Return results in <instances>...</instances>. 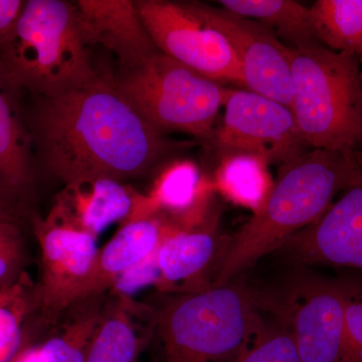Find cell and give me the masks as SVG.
I'll return each instance as SVG.
<instances>
[{
	"mask_svg": "<svg viewBox=\"0 0 362 362\" xmlns=\"http://www.w3.org/2000/svg\"><path fill=\"white\" fill-rule=\"evenodd\" d=\"M25 254L23 238L0 246V285L9 284L25 272Z\"/></svg>",
	"mask_w": 362,
	"mask_h": 362,
	"instance_id": "obj_27",
	"label": "cell"
},
{
	"mask_svg": "<svg viewBox=\"0 0 362 362\" xmlns=\"http://www.w3.org/2000/svg\"><path fill=\"white\" fill-rule=\"evenodd\" d=\"M30 221L40 247L35 299L40 318L54 326L80 301L100 249L96 237L74 226L52 206L45 218L33 214Z\"/></svg>",
	"mask_w": 362,
	"mask_h": 362,
	"instance_id": "obj_7",
	"label": "cell"
},
{
	"mask_svg": "<svg viewBox=\"0 0 362 362\" xmlns=\"http://www.w3.org/2000/svg\"><path fill=\"white\" fill-rule=\"evenodd\" d=\"M218 6L270 28L292 49L323 45L317 37L310 7L292 0H221Z\"/></svg>",
	"mask_w": 362,
	"mask_h": 362,
	"instance_id": "obj_22",
	"label": "cell"
},
{
	"mask_svg": "<svg viewBox=\"0 0 362 362\" xmlns=\"http://www.w3.org/2000/svg\"><path fill=\"white\" fill-rule=\"evenodd\" d=\"M230 362H301L291 332L278 320L267 325Z\"/></svg>",
	"mask_w": 362,
	"mask_h": 362,
	"instance_id": "obj_25",
	"label": "cell"
},
{
	"mask_svg": "<svg viewBox=\"0 0 362 362\" xmlns=\"http://www.w3.org/2000/svg\"><path fill=\"white\" fill-rule=\"evenodd\" d=\"M268 164L262 157L250 154L223 156L213 180L216 192L233 204L251 209L252 214L258 213L274 185Z\"/></svg>",
	"mask_w": 362,
	"mask_h": 362,
	"instance_id": "obj_23",
	"label": "cell"
},
{
	"mask_svg": "<svg viewBox=\"0 0 362 362\" xmlns=\"http://www.w3.org/2000/svg\"><path fill=\"white\" fill-rule=\"evenodd\" d=\"M361 78H362V63H361Z\"/></svg>",
	"mask_w": 362,
	"mask_h": 362,
	"instance_id": "obj_31",
	"label": "cell"
},
{
	"mask_svg": "<svg viewBox=\"0 0 362 362\" xmlns=\"http://www.w3.org/2000/svg\"><path fill=\"white\" fill-rule=\"evenodd\" d=\"M156 331V310L134 298L107 293L85 362H139Z\"/></svg>",
	"mask_w": 362,
	"mask_h": 362,
	"instance_id": "obj_16",
	"label": "cell"
},
{
	"mask_svg": "<svg viewBox=\"0 0 362 362\" xmlns=\"http://www.w3.org/2000/svg\"><path fill=\"white\" fill-rule=\"evenodd\" d=\"M168 295L153 306L160 362H230L266 326L259 298L232 282Z\"/></svg>",
	"mask_w": 362,
	"mask_h": 362,
	"instance_id": "obj_4",
	"label": "cell"
},
{
	"mask_svg": "<svg viewBox=\"0 0 362 362\" xmlns=\"http://www.w3.org/2000/svg\"><path fill=\"white\" fill-rule=\"evenodd\" d=\"M85 44L100 45L118 61V69L132 68L159 49L147 32L132 0L74 1Z\"/></svg>",
	"mask_w": 362,
	"mask_h": 362,
	"instance_id": "obj_14",
	"label": "cell"
},
{
	"mask_svg": "<svg viewBox=\"0 0 362 362\" xmlns=\"http://www.w3.org/2000/svg\"><path fill=\"white\" fill-rule=\"evenodd\" d=\"M35 285L25 272L0 285V362L13 361L51 328L40 318Z\"/></svg>",
	"mask_w": 362,
	"mask_h": 362,
	"instance_id": "obj_21",
	"label": "cell"
},
{
	"mask_svg": "<svg viewBox=\"0 0 362 362\" xmlns=\"http://www.w3.org/2000/svg\"><path fill=\"white\" fill-rule=\"evenodd\" d=\"M218 213L213 211L202 225L169 233L156 251L159 282L163 294H187L213 287L226 246L218 233ZM214 283V281H213Z\"/></svg>",
	"mask_w": 362,
	"mask_h": 362,
	"instance_id": "obj_13",
	"label": "cell"
},
{
	"mask_svg": "<svg viewBox=\"0 0 362 362\" xmlns=\"http://www.w3.org/2000/svg\"><path fill=\"white\" fill-rule=\"evenodd\" d=\"M176 230L180 228L162 214L124 223L99 250L80 301L107 294L117 279L154 254L169 233Z\"/></svg>",
	"mask_w": 362,
	"mask_h": 362,
	"instance_id": "obj_18",
	"label": "cell"
},
{
	"mask_svg": "<svg viewBox=\"0 0 362 362\" xmlns=\"http://www.w3.org/2000/svg\"><path fill=\"white\" fill-rule=\"evenodd\" d=\"M33 101L25 116L35 158L65 185L141 177L162 159L192 146L168 139L147 122L116 89L110 71L66 94Z\"/></svg>",
	"mask_w": 362,
	"mask_h": 362,
	"instance_id": "obj_1",
	"label": "cell"
},
{
	"mask_svg": "<svg viewBox=\"0 0 362 362\" xmlns=\"http://www.w3.org/2000/svg\"><path fill=\"white\" fill-rule=\"evenodd\" d=\"M135 6L162 54L221 84L245 87L230 45L220 33L188 11L182 1L136 0Z\"/></svg>",
	"mask_w": 362,
	"mask_h": 362,
	"instance_id": "obj_8",
	"label": "cell"
},
{
	"mask_svg": "<svg viewBox=\"0 0 362 362\" xmlns=\"http://www.w3.org/2000/svg\"><path fill=\"white\" fill-rule=\"evenodd\" d=\"M21 90L0 77V188L30 206L35 190L33 139Z\"/></svg>",
	"mask_w": 362,
	"mask_h": 362,
	"instance_id": "obj_19",
	"label": "cell"
},
{
	"mask_svg": "<svg viewBox=\"0 0 362 362\" xmlns=\"http://www.w3.org/2000/svg\"><path fill=\"white\" fill-rule=\"evenodd\" d=\"M310 11L321 44L362 63V0H318Z\"/></svg>",
	"mask_w": 362,
	"mask_h": 362,
	"instance_id": "obj_24",
	"label": "cell"
},
{
	"mask_svg": "<svg viewBox=\"0 0 362 362\" xmlns=\"http://www.w3.org/2000/svg\"><path fill=\"white\" fill-rule=\"evenodd\" d=\"M345 306V352L343 362H362V272L338 278Z\"/></svg>",
	"mask_w": 362,
	"mask_h": 362,
	"instance_id": "obj_26",
	"label": "cell"
},
{
	"mask_svg": "<svg viewBox=\"0 0 362 362\" xmlns=\"http://www.w3.org/2000/svg\"><path fill=\"white\" fill-rule=\"evenodd\" d=\"M225 115L213 141L223 156L250 154L285 164L304 153L291 109L250 90L228 89Z\"/></svg>",
	"mask_w": 362,
	"mask_h": 362,
	"instance_id": "obj_9",
	"label": "cell"
},
{
	"mask_svg": "<svg viewBox=\"0 0 362 362\" xmlns=\"http://www.w3.org/2000/svg\"><path fill=\"white\" fill-rule=\"evenodd\" d=\"M106 297L107 294L74 304L57 324L11 362H85Z\"/></svg>",
	"mask_w": 362,
	"mask_h": 362,
	"instance_id": "obj_20",
	"label": "cell"
},
{
	"mask_svg": "<svg viewBox=\"0 0 362 362\" xmlns=\"http://www.w3.org/2000/svg\"><path fill=\"white\" fill-rule=\"evenodd\" d=\"M273 308L291 332L301 362H343L345 306L337 279L311 278Z\"/></svg>",
	"mask_w": 362,
	"mask_h": 362,
	"instance_id": "obj_11",
	"label": "cell"
},
{
	"mask_svg": "<svg viewBox=\"0 0 362 362\" xmlns=\"http://www.w3.org/2000/svg\"><path fill=\"white\" fill-rule=\"evenodd\" d=\"M283 247L307 263L362 272V173L320 220Z\"/></svg>",
	"mask_w": 362,
	"mask_h": 362,
	"instance_id": "obj_12",
	"label": "cell"
},
{
	"mask_svg": "<svg viewBox=\"0 0 362 362\" xmlns=\"http://www.w3.org/2000/svg\"><path fill=\"white\" fill-rule=\"evenodd\" d=\"M25 4L23 0H0V45L11 37Z\"/></svg>",
	"mask_w": 362,
	"mask_h": 362,
	"instance_id": "obj_29",
	"label": "cell"
},
{
	"mask_svg": "<svg viewBox=\"0 0 362 362\" xmlns=\"http://www.w3.org/2000/svg\"><path fill=\"white\" fill-rule=\"evenodd\" d=\"M291 49V109L313 149L356 150L362 143L361 61L324 45Z\"/></svg>",
	"mask_w": 362,
	"mask_h": 362,
	"instance_id": "obj_5",
	"label": "cell"
},
{
	"mask_svg": "<svg viewBox=\"0 0 362 362\" xmlns=\"http://www.w3.org/2000/svg\"><path fill=\"white\" fill-rule=\"evenodd\" d=\"M88 47L74 2L28 0L11 37L0 45V77L33 96L66 94L99 75Z\"/></svg>",
	"mask_w": 362,
	"mask_h": 362,
	"instance_id": "obj_3",
	"label": "cell"
},
{
	"mask_svg": "<svg viewBox=\"0 0 362 362\" xmlns=\"http://www.w3.org/2000/svg\"><path fill=\"white\" fill-rule=\"evenodd\" d=\"M30 206L0 188V221L23 225L25 218H32Z\"/></svg>",
	"mask_w": 362,
	"mask_h": 362,
	"instance_id": "obj_28",
	"label": "cell"
},
{
	"mask_svg": "<svg viewBox=\"0 0 362 362\" xmlns=\"http://www.w3.org/2000/svg\"><path fill=\"white\" fill-rule=\"evenodd\" d=\"M214 192L213 180L194 162H173L162 170L148 194L139 192L127 223L162 214L180 230L194 228L213 213Z\"/></svg>",
	"mask_w": 362,
	"mask_h": 362,
	"instance_id": "obj_15",
	"label": "cell"
},
{
	"mask_svg": "<svg viewBox=\"0 0 362 362\" xmlns=\"http://www.w3.org/2000/svg\"><path fill=\"white\" fill-rule=\"evenodd\" d=\"M188 11L221 33L230 45L247 90L291 106V49L270 28L251 18L199 1H182Z\"/></svg>",
	"mask_w": 362,
	"mask_h": 362,
	"instance_id": "obj_10",
	"label": "cell"
},
{
	"mask_svg": "<svg viewBox=\"0 0 362 362\" xmlns=\"http://www.w3.org/2000/svg\"><path fill=\"white\" fill-rule=\"evenodd\" d=\"M21 226L13 223L0 221V246L11 240L21 239Z\"/></svg>",
	"mask_w": 362,
	"mask_h": 362,
	"instance_id": "obj_30",
	"label": "cell"
},
{
	"mask_svg": "<svg viewBox=\"0 0 362 362\" xmlns=\"http://www.w3.org/2000/svg\"><path fill=\"white\" fill-rule=\"evenodd\" d=\"M116 89L152 126L211 139L228 89L157 52L139 65L112 73Z\"/></svg>",
	"mask_w": 362,
	"mask_h": 362,
	"instance_id": "obj_6",
	"label": "cell"
},
{
	"mask_svg": "<svg viewBox=\"0 0 362 362\" xmlns=\"http://www.w3.org/2000/svg\"><path fill=\"white\" fill-rule=\"evenodd\" d=\"M139 192L110 178L83 180L66 185L52 207L74 226L98 237L113 223L129 221Z\"/></svg>",
	"mask_w": 362,
	"mask_h": 362,
	"instance_id": "obj_17",
	"label": "cell"
},
{
	"mask_svg": "<svg viewBox=\"0 0 362 362\" xmlns=\"http://www.w3.org/2000/svg\"><path fill=\"white\" fill-rule=\"evenodd\" d=\"M361 173L356 150L312 149L283 164L265 204L228 240L213 286L232 282L317 223Z\"/></svg>",
	"mask_w": 362,
	"mask_h": 362,
	"instance_id": "obj_2",
	"label": "cell"
}]
</instances>
